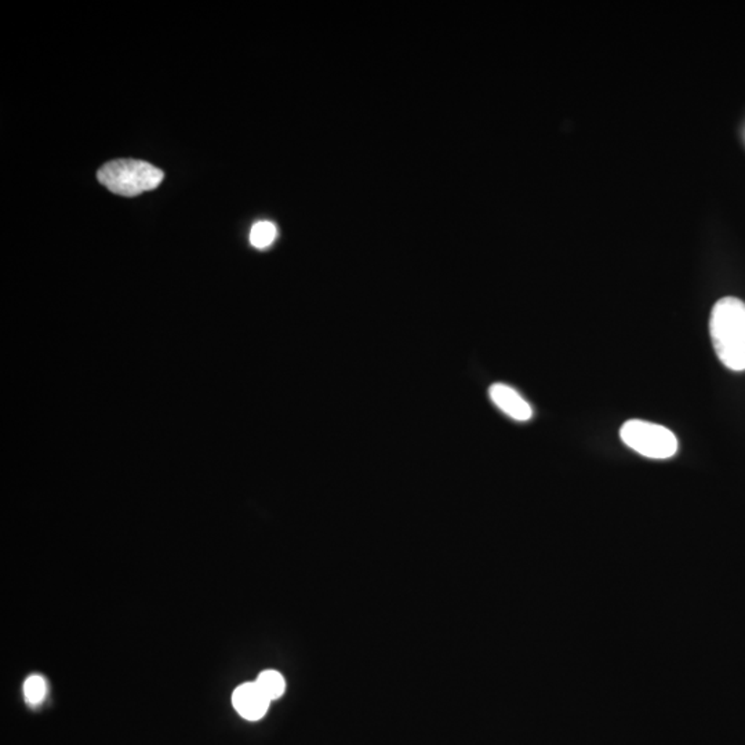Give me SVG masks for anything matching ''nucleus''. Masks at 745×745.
<instances>
[{"label": "nucleus", "mask_w": 745, "mask_h": 745, "mask_svg": "<svg viewBox=\"0 0 745 745\" xmlns=\"http://www.w3.org/2000/svg\"><path fill=\"white\" fill-rule=\"evenodd\" d=\"M711 340L718 358L733 372L745 370V303L725 297L713 305Z\"/></svg>", "instance_id": "1"}, {"label": "nucleus", "mask_w": 745, "mask_h": 745, "mask_svg": "<svg viewBox=\"0 0 745 745\" xmlns=\"http://www.w3.org/2000/svg\"><path fill=\"white\" fill-rule=\"evenodd\" d=\"M163 171L144 160H118L105 163L99 173L100 184L121 197H139L153 191L163 181Z\"/></svg>", "instance_id": "2"}, {"label": "nucleus", "mask_w": 745, "mask_h": 745, "mask_svg": "<svg viewBox=\"0 0 745 745\" xmlns=\"http://www.w3.org/2000/svg\"><path fill=\"white\" fill-rule=\"evenodd\" d=\"M620 437L628 448L649 459H670L678 450L675 435L653 422L630 420L621 427Z\"/></svg>", "instance_id": "3"}, {"label": "nucleus", "mask_w": 745, "mask_h": 745, "mask_svg": "<svg viewBox=\"0 0 745 745\" xmlns=\"http://www.w3.org/2000/svg\"><path fill=\"white\" fill-rule=\"evenodd\" d=\"M232 704L245 720L260 721L268 711L271 700L263 693L256 682H247L235 689Z\"/></svg>", "instance_id": "4"}, {"label": "nucleus", "mask_w": 745, "mask_h": 745, "mask_svg": "<svg viewBox=\"0 0 745 745\" xmlns=\"http://www.w3.org/2000/svg\"><path fill=\"white\" fill-rule=\"evenodd\" d=\"M489 396L497 408L517 421H529L533 417L532 406L509 385L501 382L491 385Z\"/></svg>", "instance_id": "5"}, {"label": "nucleus", "mask_w": 745, "mask_h": 745, "mask_svg": "<svg viewBox=\"0 0 745 745\" xmlns=\"http://www.w3.org/2000/svg\"><path fill=\"white\" fill-rule=\"evenodd\" d=\"M256 683L271 701L284 696L285 691H286V682H285L284 676L274 670H266L261 672Z\"/></svg>", "instance_id": "6"}, {"label": "nucleus", "mask_w": 745, "mask_h": 745, "mask_svg": "<svg viewBox=\"0 0 745 745\" xmlns=\"http://www.w3.org/2000/svg\"><path fill=\"white\" fill-rule=\"evenodd\" d=\"M276 227L271 221H258L250 231V243L256 248H266L276 239Z\"/></svg>", "instance_id": "7"}, {"label": "nucleus", "mask_w": 745, "mask_h": 745, "mask_svg": "<svg viewBox=\"0 0 745 745\" xmlns=\"http://www.w3.org/2000/svg\"><path fill=\"white\" fill-rule=\"evenodd\" d=\"M46 681L41 675L29 676L24 683V696L29 704H41L46 697Z\"/></svg>", "instance_id": "8"}]
</instances>
